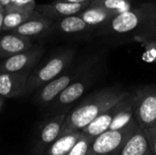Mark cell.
I'll list each match as a JSON object with an SVG mask.
<instances>
[{"instance_id":"cell-7","label":"cell","mask_w":156,"mask_h":155,"mask_svg":"<svg viewBox=\"0 0 156 155\" xmlns=\"http://www.w3.org/2000/svg\"><path fill=\"white\" fill-rule=\"evenodd\" d=\"M138 127L137 122L120 131H108L96 137L86 155H112L119 149Z\"/></svg>"},{"instance_id":"cell-11","label":"cell","mask_w":156,"mask_h":155,"mask_svg":"<svg viewBox=\"0 0 156 155\" xmlns=\"http://www.w3.org/2000/svg\"><path fill=\"white\" fill-rule=\"evenodd\" d=\"M53 21L41 16L37 11H34L32 16L18 27L14 29L12 33L24 36L31 38L32 37L43 36L52 30Z\"/></svg>"},{"instance_id":"cell-31","label":"cell","mask_w":156,"mask_h":155,"mask_svg":"<svg viewBox=\"0 0 156 155\" xmlns=\"http://www.w3.org/2000/svg\"><path fill=\"white\" fill-rule=\"evenodd\" d=\"M91 1H97V0H91Z\"/></svg>"},{"instance_id":"cell-8","label":"cell","mask_w":156,"mask_h":155,"mask_svg":"<svg viewBox=\"0 0 156 155\" xmlns=\"http://www.w3.org/2000/svg\"><path fill=\"white\" fill-rule=\"evenodd\" d=\"M44 53V47L33 46L24 52L4 58L0 63V72L29 73V70L38 63Z\"/></svg>"},{"instance_id":"cell-16","label":"cell","mask_w":156,"mask_h":155,"mask_svg":"<svg viewBox=\"0 0 156 155\" xmlns=\"http://www.w3.org/2000/svg\"><path fill=\"white\" fill-rule=\"evenodd\" d=\"M52 30H57L65 35H89L94 32V29L77 15L53 21Z\"/></svg>"},{"instance_id":"cell-19","label":"cell","mask_w":156,"mask_h":155,"mask_svg":"<svg viewBox=\"0 0 156 155\" xmlns=\"http://www.w3.org/2000/svg\"><path fill=\"white\" fill-rule=\"evenodd\" d=\"M34 11L35 10H24L17 8L5 9L2 32H12L26 22L32 16Z\"/></svg>"},{"instance_id":"cell-28","label":"cell","mask_w":156,"mask_h":155,"mask_svg":"<svg viewBox=\"0 0 156 155\" xmlns=\"http://www.w3.org/2000/svg\"><path fill=\"white\" fill-rule=\"evenodd\" d=\"M4 101H5V100H0V113H1V111H2V107H3Z\"/></svg>"},{"instance_id":"cell-15","label":"cell","mask_w":156,"mask_h":155,"mask_svg":"<svg viewBox=\"0 0 156 155\" xmlns=\"http://www.w3.org/2000/svg\"><path fill=\"white\" fill-rule=\"evenodd\" d=\"M136 122L134 114V94L131 93L120 101L118 112L109 131H120Z\"/></svg>"},{"instance_id":"cell-27","label":"cell","mask_w":156,"mask_h":155,"mask_svg":"<svg viewBox=\"0 0 156 155\" xmlns=\"http://www.w3.org/2000/svg\"><path fill=\"white\" fill-rule=\"evenodd\" d=\"M4 13H5V9L3 8L2 10H0V32H2L3 20H4Z\"/></svg>"},{"instance_id":"cell-14","label":"cell","mask_w":156,"mask_h":155,"mask_svg":"<svg viewBox=\"0 0 156 155\" xmlns=\"http://www.w3.org/2000/svg\"><path fill=\"white\" fill-rule=\"evenodd\" d=\"M112 155H152L145 132L138 126L129 139Z\"/></svg>"},{"instance_id":"cell-25","label":"cell","mask_w":156,"mask_h":155,"mask_svg":"<svg viewBox=\"0 0 156 155\" xmlns=\"http://www.w3.org/2000/svg\"><path fill=\"white\" fill-rule=\"evenodd\" d=\"M144 132L146 134L152 154L156 155V125Z\"/></svg>"},{"instance_id":"cell-3","label":"cell","mask_w":156,"mask_h":155,"mask_svg":"<svg viewBox=\"0 0 156 155\" xmlns=\"http://www.w3.org/2000/svg\"><path fill=\"white\" fill-rule=\"evenodd\" d=\"M104 58L105 51H100L90 55L77 65H74L73 67L70 66L58 78L54 79L38 90V93L37 95L38 103L42 106L52 104L64 90H66L71 83L80 78L87 71L101 62Z\"/></svg>"},{"instance_id":"cell-10","label":"cell","mask_w":156,"mask_h":155,"mask_svg":"<svg viewBox=\"0 0 156 155\" xmlns=\"http://www.w3.org/2000/svg\"><path fill=\"white\" fill-rule=\"evenodd\" d=\"M29 74L0 72V97L16 98L27 93V85Z\"/></svg>"},{"instance_id":"cell-32","label":"cell","mask_w":156,"mask_h":155,"mask_svg":"<svg viewBox=\"0 0 156 155\" xmlns=\"http://www.w3.org/2000/svg\"></svg>"},{"instance_id":"cell-29","label":"cell","mask_w":156,"mask_h":155,"mask_svg":"<svg viewBox=\"0 0 156 155\" xmlns=\"http://www.w3.org/2000/svg\"><path fill=\"white\" fill-rule=\"evenodd\" d=\"M3 8H4V7H3V6H1V5H0V10H2V9H3Z\"/></svg>"},{"instance_id":"cell-2","label":"cell","mask_w":156,"mask_h":155,"mask_svg":"<svg viewBox=\"0 0 156 155\" xmlns=\"http://www.w3.org/2000/svg\"><path fill=\"white\" fill-rule=\"evenodd\" d=\"M129 94V91L115 86L94 91L70 112H68L59 137L71 132H81L97 117L116 105Z\"/></svg>"},{"instance_id":"cell-9","label":"cell","mask_w":156,"mask_h":155,"mask_svg":"<svg viewBox=\"0 0 156 155\" xmlns=\"http://www.w3.org/2000/svg\"><path fill=\"white\" fill-rule=\"evenodd\" d=\"M90 3L70 4V3L54 1L52 3L37 5L35 11H37L41 16H45L46 18L51 21H56L63 17L78 15L85 8H87L90 5Z\"/></svg>"},{"instance_id":"cell-22","label":"cell","mask_w":156,"mask_h":155,"mask_svg":"<svg viewBox=\"0 0 156 155\" xmlns=\"http://www.w3.org/2000/svg\"><path fill=\"white\" fill-rule=\"evenodd\" d=\"M0 5L5 9L17 8L24 10H35L37 3L35 0H0Z\"/></svg>"},{"instance_id":"cell-18","label":"cell","mask_w":156,"mask_h":155,"mask_svg":"<svg viewBox=\"0 0 156 155\" xmlns=\"http://www.w3.org/2000/svg\"><path fill=\"white\" fill-rule=\"evenodd\" d=\"M117 15L118 14L113 11L105 9L101 6L92 5L90 3V5L77 16H79L88 26L96 31Z\"/></svg>"},{"instance_id":"cell-12","label":"cell","mask_w":156,"mask_h":155,"mask_svg":"<svg viewBox=\"0 0 156 155\" xmlns=\"http://www.w3.org/2000/svg\"><path fill=\"white\" fill-rule=\"evenodd\" d=\"M33 47L31 38L12 32L0 35V58H6Z\"/></svg>"},{"instance_id":"cell-4","label":"cell","mask_w":156,"mask_h":155,"mask_svg":"<svg viewBox=\"0 0 156 155\" xmlns=\"http://www.w3.org/2000/svg\"><path fill=\"white\" fill-rule=\"evenodd\" d=\"M75 55L76 50L74 48H65L53 55L38 68H36L29 74L27 91L30 92L35 90H39L65 72L71 66Z\"/></svg>"},{"instance_id":"cell-1","label":"cell","mask_w":156,"mask_h":155,"mask_svg":"<svg viewBox=\"0 0 156 155\" xmlns=\"http://www.w3.org/2000/svg\"><path fill=\"white\" fill-rule=\"evenodd\" d=\"M97 36L112 44L144 43L156 38V3H143L113 16L97 29Z\"/></svg>"},{"instance_id":"cell-21","label":"cell","mask_w":156,"mask_h":155,"mask_svg":"<svg viewBox=\"0 0 156 155\" xmlns=\"http://www.w3.org/2000/svg\"><path fill=\"white\" fill-rule=\"evenodd\" d=\"M90 5L113 11L118 15L129 11L134 6L132 0H97L91 1Z\"/></svg>"},{"instance_id":"cell-20","label":"cell","mask_w":156,"mask_h":155,"mask_svg":"<svg viewBox=\"0 0 156 155\" xmlns=\"http://www.w3.org/2000/svg\"><path fill=\"white\" fill-rule=\"evenodd\" d=\"M81 136V132H71L57 139L48 149L46 155H67Z\"/></svg>"},{"instance_id":"cell-5","label":"cell","mask_w":156,"mask_h":155,"mask_svg":"<svg viewBox=\"0 0 156 155\" xmlns=\"http://www.w3.org/2000/svg\"><path fill=\"white\" fill-rule=\"evenodd\" d=\"M134 114L138 126L146 131L156 125V86L144 87L134 93Z\"/></svg>"},{"instance_id":"cell-13","label":"cell","mask_w":156,"mask_h":155,"mask_svg":"<svg viewBox=\"0 0 156 155\" xmlns=\"http://www.w3.org/2000/svg\"><path fill=\"white\" fill-rule=\"evenodd\" d=\"M67 115L68 111H64L45 122L39 132L38 146L41 151L46 150L57 139H58Z\"/></svg>"},{"instance_id":"cell-30","label":"cell","mask_w":156,"mask_h":155,"mask_svg":"<svg viewBox=\"0 0 156 155\" xmlns=\"http://www.w3.org/2000/svg\"><path fill=\"white\" fill-rule=\"evenodd\" d=\"M5 100V99H4V98H2V97H0V100Z\"/></svg>"},{"instance_id":"cell-24","label":"cell","mask_w":156,"mask_h":155,"mask_svg":"<svg viewBox=\"0 0 156 155\" xmlns=\"http://www.w3.org/2000/svg\"><path fill=\"white\" fill-rule=\"evenodd\" d=\"M142 44L145 49L144 58L149 62H156V38L146 40Z\"/></svg>"},{"instance_id":"cell-23","label":"cell","mask_w":156,"mask_h":155,"mask_svg":"<svg viewBox=\"0 0 156 155\" xmlns=\"http://www.w3.org/2000/svg\"><path fill=\"white\" fill-rule=\"evenodd\" d=\"M94 139L81 132L80 138L79 139V141L76 143V144L73 146V148L69 151V153L67 155H86Z\"/></svg>"},{"instance_id":"cell-17","label":"cell","mask_w":156,"mask_h":155,"mask_svg":"<svg viewBox=\"0 0 156 155\" xmlns=\"http://www.w3.org/2000/svg\"><path fill=\"white\" fill-rule=\"evenodd\" d=\"M119 106H120V102H118L116 105H114L113 107H112L111 109L101 114L94 121H92L88 126H86L83 130H81V132L92 139H95L101 134L108 132L118 112Z\"/></svg>"},{"instance_id":"cell-26","label":"cell","mask_w":156,"mask_h":155,"mask_svg":"<svg viewBox=\"0 0 156 155\" xmlns=\"http://www.w3.org/2000/svg\"><path fill=\"white\" fill-rule=\"evenodd\" d=\"M58 2H65V3H70V4H84V3H90L91 0H54Z\"/></svg>"},{"instance_id":"cell-6","label":"cell","mask_w":156,"mask_h":155,"mask_svg":"<svg viewBox=\"0 0 156 155\" xmlns=\"http://www.w3.org/2000/svg\"><path fill=\"white\" fill-rule=\"evenodd\" d=\"M102 61L87 71L80 78L71 83L66 90H64L53 102V108L62 109L79 100L98 79L102 68Z\"/></svg>"}]
</instances>
